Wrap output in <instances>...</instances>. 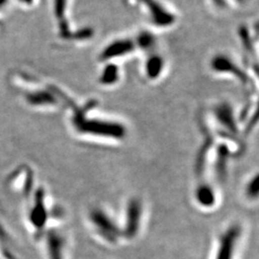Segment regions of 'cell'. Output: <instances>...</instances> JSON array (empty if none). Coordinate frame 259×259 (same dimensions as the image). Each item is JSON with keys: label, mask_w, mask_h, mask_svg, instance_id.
<instances>
[{"label": "cell", "mask_w": 259, "mask_h": 259, "mask_svg": "<svg viewBox=\"0 0 259 259\" xmlns=\"http://www.w3.org/2000/svg\"><path fill=\"white\" fill-rule=\"evenodd\" d=\"M21 196V195H20ZM26 202V221L28 227L36 238H40L46 233L47 223L49 220V211L47 209L46 192L42 188H34L23 193Z\"/></svg>", "instance_id": "cell-1"}, {"label": "cell", "mask_w": 259, "mask_h": 259, "mask_svg": "<svg viewBox=\"0 0 259 259\" xmlns=\"http://www.w3.org/2000/svg\"><path fill=\"white\" fill-rule=\"evenodd\" d=\"M90 220L97 233L111 244L116 243L122 235V231L111 217L101 209H94L90 213Z\"/></svg>", "instance_id": "cell-2"}, {"label": "cell", "mask_w": 259, "mask_h": 259, "mask_svg": "<svg viewBox=\"0 0 259 259\" xmlns=\"http://www.w3.org/2000/svg\"><path fill=\"white\" fill-rule=\"evenodd\" d=\"M77 126L83 133L112 139H122L126 134L125 129L119 124L106 121H80L77 123Z\"/></svg>", "instance_id": "cell-3"}, {"label": "cell", "mask_w": 259, "mask_h": 259, "mask_svg": "<svg viewBox=\"0 0 259 259\" xmlns=\"http://www.w3.org/2000/svg\"><path fill=\"white\" fill-rule=\"evenodd\" d=\"M142 216V204L139 199H131L126 208L125 226L122 231V235L127 238H134L139 231Z\"/></svg>", "instance_id": "cell-4"}, {"label": "cell", "mask_w": 259, "mask_h": 259, "mask_svg": "<svg viewBox=\"0 0 259 259\" xmlns=\"http://www.w3.org/2000/svg\"><path fill=\"white\" fill-rule=\"evenodd\" d=\"M241 235L239 226H232L223 234L215 259H233L235 247Z\"/></svg>", "instance_id": "cell-5"}, {"label": "cell", "mask_w": 259, "mask_h": 259, "mask_svg": "<svg viewBox=\"0 0 259 259\" xmlns=\"http://www.w3.org/2000/svg\"><path fill=\"white\" fill-rule=\"evenodd\" d=\"M47 236V250L48 259L64 258L65 239L57 230H49L46 232Z\"/></svg>", "instance_id": "cell-6"}, {"label": "cell", "mask_w": 259, "mask_h": 259, "mask_svg": "<svg viewBox=\"0 0 259 259\" xmlns=\"http://www.w3.org/2000/svg\"><path fill=\"white\" fill-rule=\"evenodd\" d=\"M196 200L204 207H210L215 204V193L208 185H200L196 190Z\"/></svg>", "instance_id": "cell-7"}, {"label": "cell", "mask_w": 259, "mask_h": 259, "mask_svg": "<svg viewBox=\"0 0 259 259\" xmlns=\"http://www.w3.org/2000/svg\"><path fill=\"white\" fill-rule=\"evenodd\" d=\"M258 176L255 175L250 180L249 185L247 186V195L250 199H255L258 196Z\"/></svg>", "instance_id": "cell-8"}, {"label": "cell", "mask_w": 259, "mask_h": 259, "mask_svg": "<svg viewBox=\"0 0 259 259\" xmlns=\"http://www.w3.org/2000/svg\"><path fill=\"white\" fill-rule=\"evenodd\" d=\"M115 74H116V70H114V69L107 70V71L105 72L104 77H103L105 83H108L109 81H110V82H113V80L115 79Z\"/></svg>", "instance_id": "cell-9"}]
</instances>
